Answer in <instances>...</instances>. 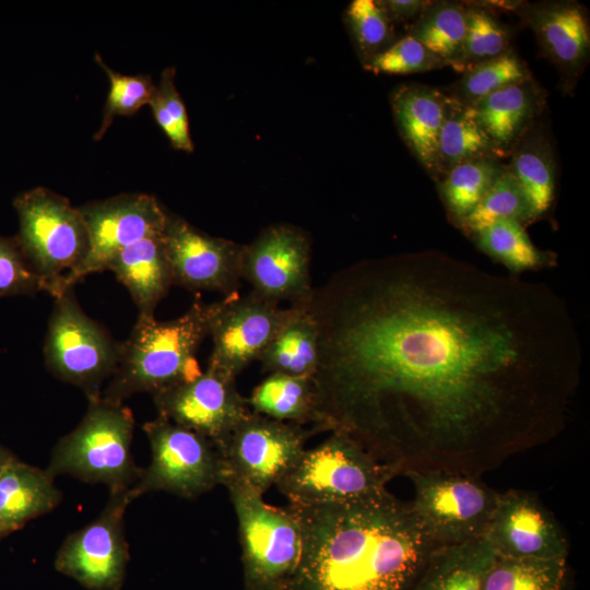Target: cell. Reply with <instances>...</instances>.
Wrapping results in <instances>:
<instances>
[{
    "instance_id": "83f0119b",
    "label": "cell",
    "mask_w": 590,
    "mask_h": 590,
    "mask_svg": "<svg viewBox=\"0 0 590 590\" xmlns=\"http://www.w3.org/2000/svg\"><path fill=\"white\" fill-rule=\"evenodd\" d=\"M467 8V4L458 2L430 1L409 33L442 61L445 67L461 73Z\"/></svg>"
},
{
    "instance_id": "7c38bea8",
    "label": "cell",
    "mask_w": 590,
    "mask_h": 590,
    "mask_svg": "<svg viewBox=\"0 0 590 590\" xmlns=\"http://www.w3.org/2000/svg\"><path fill=\"white\" fill-rule=\"evenodd\" d=\"M294 308L293 305L283 308L253 292L245 296L236 293L214 302L209 328L212 351L206 368L236 379L259 361Z\"/></svg>"
},
{
    "instance_id": "ab89813d",
    "label": "cell",
    "mask_w": 590,
    "mask_h": 590,
    "mask_svg": "<svg viewBox=\"0 0 590 590\" xmlns=\"http://www.w3.org/2000/svg\"><path fill=\"white\" fill-rule=\"evenodd\" d=\"M38 292H47V285L33 270L15 238L0 237V296Z\"/></svg>"
},
{
    "instance_id": "b9f144b4",
    "label": "cell",
    "mask_w": 590,
    "mask_h": 590,
    "mask_svg": "<svg viewBox=\"0 0 590 590\" xmlns=\"http://www.w3.org/2000/svg\"><path fill=\"white\" fill-rule=\"evenodd\" d=\"M14 460H16L15 456L0 446V473Z\"/></svg>"
},
{
    "instance_id": "9c48e42d",
    "label": "cell",
    "mask_w": 590,
    "mask_h": 590,
    "mask_svg": "<svg viewBox=\"0 0 590 590\" xmlns=\"http://www.w3.org/2000/svg\"><path fill=\"white\" fill-rule=\"evenodd\" d=\"M120 344L80 307L73 288L55 297L44 345L48 370L72 384L87 400L102 397V387L113 376Z\"/></svg>"
},
{
    "instance_id": "f1b7e54d",
    "label": "cell",
    "mask_w": 590,
    "mask_h": 590,
    "mask_svg": "<svg viewBox=\"0 0 590 590\" xmlns=\"http://www.w3.org/2000/svg\"><path fill=\"white\" fill-rule=\"evenodd\" d=\"M506 169L518 182L532 223L547 213L555 196V168L548 145L542 139H522L511 152Z\"/></svg>"
},
{
    "instance_id": "30bf717a",
    "label": "cell",
    "mask_w": 590,
    "mask_h": 590,
    "mask_svg": "<svg viewBox=\"0 0 590 590\" xmlns=\"http://www.w3.org/2000/svg\"><path fill=\"white\" fill-rule=\"evenodd\" d=\"M143 432L151 461L128 489L130 503L158 491L193 499L222 485L223 462L211 440L158 415L143 425Z\"/></svg>"
},
{
    "instance_id": "2e32d148",
    "label": "cell",
    "mask_w": 590,
    "mask_h": 590,
    "mask_svg": "<svg viewBox=\"0 0 590 590\" xmlns=\"http://www.w3.org/2000/svg\"><path fill=\"white\" fill-rule=\"evenodd\" d=\"M163 239L174 285L191 291L238 293L244 246L214 237L167 213Z\"/></svg>"
},
{
    "instance_id": "8d00e7d4",
    "label": "cell",
    "mask_w": 590,
    "mask_h": 590,
    "mask_svg": "<svg viewBox=\"0 0 590 590\" xmlns=\"http://www.w3.org/2000/svg\"><path fill=\"white\" fill-rule=\"evenodd\" d=\"M175 68H166L149 103L154 119L170 144L181 151L192 152L193 143L185 104L175 85Z\"/></svg>"
},
{
    "instance_id": "44dd1931",
    "label": "cell",
    "mask_w": 590,
    "mask_h": 590,
    "mask_svg": "<svg viewBox=\"0 0 590 590\" xmlns=\"http://www.w3.org/2000/svg\"><path fill=\"white\" fill-rule=\"evenodd\" d=\"M106 270L111 271L128 290L138 307L139 317H155L158 303L174 285L163 234L123 248L110 260Z\"/></svg>"
},
{
    "instance_id": "d590c367",
    "label": "cell",
    "mask_w": 590,
    "mask_h": 590,
    "mask_svg": "<svg viewBox=\"0 0 590 590\" xmlns=\"http://www.w3.org/2000/svg\"><path fill=\"white\" fill-rule=\"evenodd\" d=\"M510 49V33L489 10L472 4L467 8L462 73Z\"/></svg>"
},
{
    "instance_id": "e575fe53",
    "label": "cell",
    "mask_w": 590,
    "mask_h": 590,
    "mask_svg": "<svg viewBox=\"0 0 590 590\" xmlns=\"http://www.w3.org/2000/svg\"><path fill=\"white\" fill-rule=\"evenodd\" d=\"M109 80V90L103 110V117L94 140L99 141L117 116H132L144 105H149L155 85L149 74L125 75L114 71L99 54L94 57Z\"/></svg>"
},
{
    "instance_id": "9a60e30c",
    "label": "cell",
    "mask_w": 590,
    "mask_h": 590,
    "mask_svg": "<svg viewBox=\"0 0 590 590\" xmlns=\"http://www.w3.org/2000/svg\"><path fill=\"white\" fill-rule=\"evenodd\" d=\"M241 279L251 292L275 304L306 305L314 293L310 243L298 227L280 224L266 228L244 246Z\"/></svg>"
},
{
    "instance_id": "277c9868",
    "label": "cell",
    "mask_w": 590,
    "mask_h": 590,
    "mask_svg": "<svg viewBox=\"0 0 590 590\" xmlns=\"http://www.w3.org/2000/svg\"><path fill=\"white\" fill-rule=\"evenodd\" d=\"M341 430L305 449L275 487L292 505L345 504L379 496L401 474Z\"/></svg>"
},
{
    "instance_id": "52a82bcc",
    "label": "cell",
    "mask_w": 590,
    "mask_h": 590,
    "mask_svg": "<svg viewBox=\"0 0 590 590\" xmlns=\"http://www.w3.org/2000/svg\"><path fill=\"white\" fill-rule=\"evenodd\" d=\"M19 219L14 237L33 270L57 297L63 280L84 261L88 236L79 208L44 187L26 190L13 201Z\"/></svg>"
},
{
    "instance_id": "f35d334b",
    "label": "cell",
    "mask_w": 590,
    "mask_h": 590,
    "mask_svg": "<svg viewBox=\"0 0 590 590\" xmlns=\"http://www.w3.org/2000/svg\"><path fill=\"white\" fill-rule=\"evenodd\" d=\"M442 67V61L410 34L364 63V68L375 74H411Z\"/></svg>"
},
{
    "instance_id": "4fadbf2b",
    "label": "cell",
    "mask_w": 590,
    "mask_h": 590,
    "mask_svg": "<svg viewBox=\"0 0 590 590\" xmlns=\"http://www.w3.org/2000/svg\"><path fill=\"white\" fill-rule=\"evenodd\" d=\"M88 236L82 264L62 282V292L92 273L105 271L123 248L150 236L162 235L167 212L155 197L121 193L79 206Z\"/></svg>"
},
{
    "instance_id": "7a4b0ae2",
    "label": "cell",
    "mask_w": 590,
    "mask_h": 590,
    "mask_svg": "<svg viewBox=\"0 0 590 590\" xmlns=\"http://www.w3.org/2000/svg\"><path fill=\"white\" fill-rule=\"evenodd\" d=\"M302 532L288 590H410L436 547L409 504L389 491L327 505H292Z\"/></svg>"
},
{
    "instance_id": "603a6c76",
    "label": "cell",
    "mask_w": 590,
    "mask_h": 590,
    "mask_svg": "<svg viewBox=\"0 0 590 590\" xmlns=\"http://www.w3.org/2000/svg\"><path fill=\"white\" fill-rule=\"evenodd\" d=\"M54 479L17 459L0 473V540L59 505L62 495Z\"/></svg>"
},
{
    "instance_id": "ac0fdd59",
    "label": "cell",
    "mask_w": 590,
    "mask_h": 590,
    "mask_svg": "<svg viewBox=\"0 0 590 590\" xmlns=\"http://www.w3.org/2000/svg\"><path fill=\"white\" fill-rule=\"evenodd\" d=\"M497 557L567 559L568 541L555 517L532 494H498L484 534Z\"/></svg>"
},
{
    "instance_id": "f546056e",
    "label": "cell",
    "mask_w": 590,
    "mask_h": 590,
    "mask_svg": "<svg viewBox=\"0 0 590 590\" xmlns=\"http://www.w3.org/2000/svg\"><path fill=\"white\" fill-rule=\"evenodd\" d=\"M505 169L498 157L456 165L438 179V190L450 220L459 224L472 212Z\"/></svg>"
},
{
    "instance_id": "4dcf8cb0",
    "label": "cell",
    "mask_w": 590,
    "mask_h": 590,
    "mask_svg": "<svg viewBox=\"0 0 590 590\" xmlns=\"http://www.w3.org/2000/svg\"><path fill=\"white\" fill-rule=\"evenodd\" d=\"M477 248L514 273L551 267L556 258L531 241L526 225L518 221H500L474 235Z\"/></svg>"
},
{
    "instance_id": "1f68e13d",
    "label": "cell",
    "mask_w": 590,
    "mask_h": 590,
    "mask_svg": "<svg viewBox=\"0 0 590 590\" xmlns=\"http://www.w3.org/2000/svg\"><path fill=\"white\" fill-rule=\"evenodd\" d=\"M567 559L495 557L482 590H564Z\"/></svg>"
},
{
    "instance_id": "60d3db41",
    "label": "cell",
    "mask_w": 590,
    "mask_h": 590,
    "mask_svg": "<svg viewBox=\"0 0 590 590\" xmlns=\"http://www.w3.org/2000/svg\"><path fill=\"white\" fill-rule=\"evenodd\" d=\"M391 22H405L420 15L429 5L430 1L424 0H388L379 1Z\"/></svg>"
},
{
    "instance_id": "74e56055",
    "label": "cell",
    "mask_w": 590,
    "mask_h": 590,
    "mask_svg": "<svg viewBox=\"0 0 590 590\" xmlns=\"http://www.w3.org/2000/svg\"><path fill=\"white\" fill-rule=\"evenodd\" d=\"M353 37L366 61L387 49L392 42V22L379 1L354 0L346 10Z\"/></svg>"
},
{
    "instance_id": "d6a6232c",
    "label": "cell",
    "mask_w": 590,
    "mask_h": 590,
    "mask_svg": "<svg viewBox=\"0 0 590 590\" xmlns=\"http://www.w3.org/2000/svg\"><path fill=\"white\" fill-rule=\"evenodd\" d=\"M531 79L527 64L509 49L494 59L468 69L450 87L448 95L465 105L473 106L505 86Z\"/></svg>"
},
{
    "instance_id": "8992f818",
    "label": "cell",
    "mask_w": 590,
    "mask_h": 590,
    "mask_svg": "<svg viewBox=\"0 0 590 590\" xmlns=\"http://www.w3.org/2000/svg\"><path fill=\"white\" fill-rule=\"evenodd\" d=\"M223 486L237 519L244 590H288L302 554L297 518L243 484L226 481Z\"/></svg>"
},
{
    "instance_id": "d4e9b609",
    "label": "cell",
    "mask_w": 590,
    "mask_h": 590,
    "mask_svg": "<svg viewBox=\"0 0 590 590\" xmlns=\"http://www.w3.org/2000/svg\"><path fill=\"white\" fill-rule=\"evenodd\" d=\"M259 362L269 374L314 378L319 365V327L306 305L295 306Z\"/></svg>"
},
{
    "instance_id": "ffe728a7",
    "label": "cell",
    "mask_w": 590,
    "mask_h": 590,
    "mask_svg": "<svg viewBox=\"0 0 590 590\" xmlns=\"http://www.w3.org/2000/svg\"><path fill=\"white\" fill-rule=\"evenodd\" d=\"M391 103L401 137L437 179L438 137L446 115L447 94L422 84H405L393 93Z\"/></svg>"
},
{
    "instance_id": "e0dca14e",
    "label": "cell",
    "mask_w": 590,
    "mask_h": 590,
    "mask_svg": "<svg viewBox=\"0 0 590 590\" xmlns=\"http://www.w3.org/2000/svg\"><path fill=\"white\" fill-rule=\"evenodd\" d=\"M158 416L220 446L251 411L236 379L205 369L198 377L153 394Z\"/></svg>"
},
{
    "instance_id": "4316f807",
    "label": "cell",
    "mask_w": 590,
    "mask_h": 590,
    "mask_svg": "<svg viewBox=\"0 0 590 590\" xmlns=\"http://www.w3.org/2000/svg\"><path fill=\"white\" fill-rule=\"evenodd\" d=\"M482 157L499 158L473 107L447 94L446 115L438 137L437 180L456 165Z\"/></svg>"
},
{
    "instance_id": "5bb4252c",
    "label": "cell",
    "mask_w": 590,
    "mask_h": 590,
    "mask_svg": "<svg viewBox=\"0 0 590 590\" xmlns=\"http://www.w3.org/2000/svg\"><path fill=\"white\" fill-rule=\"evenodd\" d=\"M128 491L110 494L101 515L71 533L55 558V568L88 590H120L129 562L123 515Z\"/></svg>"
},
{
    "instance_id": "ba28073f",
    "label": "cell",
    "mask_w": 590,
    "mask_h": 590,
    "mask_svg": "<svg viewBox=\"0 0 590 590\" xmlns=\"http://www.w3.org/2000/svg\"><path fill=\"white\" fill-rule=\"evenodd\" d=\"M402 474L414 487L410 508L436 547L484 536L499 493L476 475L416 469Z\"/></svg>"
},
{
    "instance_id": "836d02e7",
    "label": "cell",
    "mask_w": 590,
    "mask_h": 590,
    "mask_svg": "<svg viewBox=\"0 0 590 590\" xmlns=\"http://www.w3.org/2000/svg\"><path fill=\"white\" fill-rule=\"evenodd\" d=\"M507 220L518 221L523 225L532 223L526 198L516 179L505 167L459 227L473 237L493 224Z\"/></svg>"
},
{
    "instance_id": "484cf974",
    "label": "cell",
    "mask_w": 590,
    "mask_h": 590,
    "mask_svg": "<svg viewBox=\"0 0 590 590\" xmlns=\"http://www.w3.org/2000/svg\"><path fill=\"white\" fill-rule=\"evenodd\" d=\"M251 412L319 430L318 396L314 378L269 374L247 399Z\"/></svg>"
},
{
    "instance_id": "6da1fadb",
    "label": "cell",
    "mask_w": 590,
    "mask_h": 590,
    "mask_svg": "<svg viewBox=\"0 0 590 590\" xmlns=\"http://www.w3.org/2000/svg\"><path fill=\"white\" fill-rule=\"evenodd\" d=\"M306 307L320 432L402 472L476 475L555 434L578 385L580 339L552 287L442 252L358 262Z\"/></svg>"
},
{
    "instance_id": "d6986e66",
    "label": "cell",
    "mask_w": 590,
    "mask_h": 590,
    "mask_svg": "<svg viewBox=\"0 0 590 590\" xmlns=\"http://www.w3.org/2000/svg\"><path fill=\"white\" fill-rule=\"evenodd\" d=\"M518 13L560 73L577 75L590 50L586 11L577 2L557 1L519 5Z\"/></svg>"
},
{
    "instance_id": "cb8c5ba5",
    "label": "cell",
    "mask_w": 590,
    "mask_h": 590,
    "mask_svg": "<svg viewBox=\"0 0 590 590\" xmlns=\"http://www.w3.org/2000/svg\"><path fill=\"white\" fill-rule=\"evenodd\" d=\"M496 555L484 536L435 547L410 590H482Z\"/></svg>"
},
{
    "instance_id": "5b68a950",
    "label": "cell",
    "mask_w": 590,
    "mask_h": 590,
    "mask_svg": "<svg viewBox=\"0 0 590 590\" xmlns=\"http://www.w3.org/2000/svg\"><path fill=\"white\" fill-rule=\"evenodd\" d=\"M132 412L102 397L88 400L80 424L55 446L46 471L105 484L110 494L128 491L139 479L131 455Z\"/></svg>"
},
{
    "instance_id": "7402d4cb",
    "label": "cell",
    "mask_w": 590,
    "mask_h": 590,
    "mask_svg": "<svg viewBox=\"0 0 590 590\" xmlns=\"http://www.w3.org/2000/svg\"><path fill=\"white\" fill-rule=\"evenodd\" d=\"M472 107L498 156L503 157L530 132L542 109V96L531 79L505 86Z\"/></svg>"
},
{
    "instance_id": "3957f363",
    "label": "cell",
    "mask_w": 590,
    "mask_h": 590,
    "mask_svg": "<svg viewBox=\"0 0 590 590\" xmlns=\"http://www.w3.org/2000/svg\"><path fill=\"white\" fill-rule=\"evenodd\" d=\"M213 303L194 302L181 316L158 321L155 317H138L129 338L120 344L115 373L102 398L122 403L139 393L152 396L198 377L196 355L209 337Z\"/></svg>"
},
{
    "instance_id": "8fae6325",
    "label": "cell",
    "mask_w": 590,
    "mask_h": 590,
    "mask_svg": "<svg viewBox=\"0 0 590 590\" xmlns=\"http://www.w3.org/2000/svg\"><path fill=\"white\" fill-rule=\"evenodd\" d=\"M316 432L250 412L216 447L224 468L222 485L234 481L263 495L296 462Z\"/></svg>"
}]
</instances>
